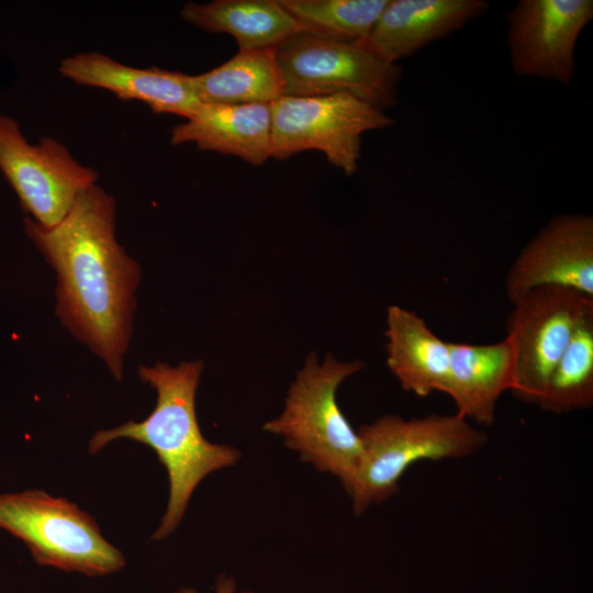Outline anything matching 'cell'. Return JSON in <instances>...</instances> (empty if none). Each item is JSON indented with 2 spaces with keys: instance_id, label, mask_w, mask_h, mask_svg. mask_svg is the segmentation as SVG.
I'll return each mask as SVG.
<instances>
[{
  "instance_id": "1",
  "label": "cell",
  "mask_w": 593,
  "mask_h": 593,
  "mask_svg": "<svg viewBox=\"0 0 593 593\" xmlns=\"http://www.w3.org/2000/svg\"><path fill=\"white\" fill-rule=\"evenodd\" d=\"M116 203L100 186L79 194L67 215L26 234L56 276V315L120 381L133 333L141 268L115 237Z\"/></svg>"
},
{
  "instance_id": "2",
  "label": "cell",
  "mask_w": 593,
  "mask_h": 593,
  "mask_svg": "<svg viewBox=\"0 0 593 593\" xmlns=\"http://www.w3.org/2000/svg\"><path fill=\"white\" fill-rule=\"evenodd\" d=\"M203 368L201 360L139 366V379L156 392L154 410L141 422L131 419L111 429H100L89 441L90 454L122 438L155 451L169 479L168 504L152 536L155 540L165 539L179 526L195 488L206 475L236 465L240 458L235 447L213 444L201 433L195 394Z\"/></svg>"
},
{
  "instance_id": "3",
  "label": "cell",
  "mask_w": 593,
  "mask_h": 593,
  "mask_svg": "<svg viewBox=\"0 0 593 593\" xmlns=\"http://www.w3.org/2000/svg\"><path fill=\"white\" fill-rule=\"evenodd\" d=\"M363 367L359 359L339 361L333 355L320 362L316 354L310 353L288 390L282 413L262 426L281 436L304 462L338 478L347 494L359 471L363 447L337 404L336 391Z\"/></svg>"
},
{
  "instance_id": "4",
  "label": "cell",
  "mask_w": 593,
  "mask_h": 593,
  "mask_svg": "<svg viewBox=\"0 0 593 593\" xmlns=\"http://www.w3.org/2000/svg\"><path fill=\"white\" fill-rule=\"evenodd\" d=\"M357 432L363 457L348 494L356 515L393 496L401 477L412 465L465 458L488 443L486 434L458 413L412 418L387 414Z\"/></svg>"
},
{
  "instance_id": "5",
  "label": "cell",
  "mask_w": 593,
  "mask_h": 593,
  "mask_svg": "<svg viewBox=\"0 0 593 593\" xmlns=\"http://www.w3.org/2000/svg\"><path fill=\"white\" fill-rule=\"evenodd\" d=\"M0 528L21 539L41 566L103 577L125 566L96 519L65 497L43 490L0 494Z\"/></svg>"
},
{
  "instance_id": "6",
  "label": "cell",
  "mask_w": 593,
  "mask_h": 593,
  "mask_svg": "<svg viewBox=\"0 0 593 593\" xmlns=\"http://www.w3.org/2000/svg\"><path fill=\"white\" fill-rule=\"evenodd\" d=\"M282 96L350 94L379 110L396 104L402 68L367 49L298 33L276 46Z\"/></svg>"
},
{
  "instance_id": "7",
  "label": "cell",
  "mask_w": 593,
  "mask_h": 593,
  "mask_svg": "<svg viewBox=\"0 0 593 593\" xmlns=\"http://www.w3.org/2000/svg\"><path fill=\"white\" fill-rule=\"evenodd\" d=\"M271 157L286 159L317 149L351 176L358 169L361 135L391 126L384 111L350 94L281 96L271 102Z\"/></svg>"
},
{
  "instance_id": "8",
  "label": "cell",
  "mask_w": 593,
  "mask_h": 593,
  "mask_svg": "<svg viewBox=\"0 0 593 593\" xmlns=\"http://www.w3.org/2000/svg\"><path fill=\"white\" fill-rule=\"evenodd\" d=\"M512 304L506 321L516 362L512 393L537 404L579 323L593 311V298L567 287L542 286Z\"/></svg>"
},
{
  "instance_id": "9",
  "label": "cell",
  "mask_w": 593,
  "mask_h": 593,
  "mask_svg": "<svg viewBox=\"0 0 593 593\" xmlns=\"http://www.w3.org/2000/svg\"><path fill=\"white\" fill-rule=\"evenodd\" d=\"M0 170L22 208L45 227L58 224L98 179L94 169L75 159L56 138L43 136L30 144L8 116H0Z\"/></svg>"
},
{
  "instance_id": "10",
  "label": "cell",
  "mask_w": 593,
  "mask_h": 593,
  "mask_svg": "<svg viewBox=\"0 0 593 593\" xmlns=\"http://www.w3.org/2000/svg\"><path fill=\"white\" fill-rule=\"evenodd\" d=\"M592 19V0H518L506 14L513 71L569 86L575 44Z\"/></svg>"
},
{
  "instance_id": "11",
  "label": "cell",
  "mask_w": 593,
  "mask_h": 593,
  "mask_svg": "<svg viewBox=\"0 0 593 593\" xmlns=\"http://www.w3.org/2000/svg\"><path fill=\"white\" fill-rule=\"evenodd\" d=\"M542 286L567 287L593 298V217L559 214L525 244L505 278L514 303Z\"/></svg>"
},
{
  "instance_id": "12",
  "label": "cell",
  "mask_w": 593,
  "mask_h": 593,
  "mask_svg": "<svg viewBox=\"0 0 593 593\" xmlns=\"http://www.w3.org/2000/svg\"><path fill=\"white\" fill-rule=\"evenodd\" d=\"M58 71L75 83L105 89L122 100L146 103L154 113L188 120L202 104L190 75L157 67L136 68L98 52L65 57Z\"/></svg>"
},
{
  "instance_id": "13",
  "label": "cell",
  "mask_w": 593,
  "mask_h": 593,
  "mask_svg": "<svg viewBox=\"0 0 593 593\" xmlns=\"http://www.w3.org/2000/svg\"><path fill=\"white\" fill-rule=\"evenodd\" d=\"M489 9L484 0H389L361 44L384 61L396 64Z\"/></svg>"
},
{
  "instance_id": "14",
  "label": "cell",
  "mask_w": 593,
  "mask_h": 593,
  "mask_svg": "<svg viewBox=\"0 0 593 593\" xmlns=\"http://www.w3.org/2000/svg\"><path fill=\"white\" fill-rule=\"evenodd\" d=\"M516 383L515 354L511 339L493 344L449 342V395L459 415L490 426L496 404Z\"/></svg>"
},
{
  "instance_id": "15",
  "label": "cell",
  "mask_w": 593,
  "mask_h": 593,
  "mask_svg": "<svg viewBox=\"0 0 593 593\" xmlns=\"http://www.w3.org/2000/svg\"><path fill=\"white\" fill-rule=\"evenodd\" d=\"M271 103H202L171 130L174 146L194 143L201 150L237 156L254 166L271 157Z\"/></svg>"
},
{
  "instance_id": "16",
  "label": "cell",
  "mask_w": 593,
  "mask_h": 593,
  "mask_svg": "<svg viewBox=\"0 0 593 593\" xmlns=\"http://www.w3.org/2000/svg\"><path fill=\"white\" fill-rule=\"evenodd\" d=\"M387 365L401 388L417 396L447 394L449 342L438 337L415 312L390 305L385 318Z\"/></svg>"
},
{
  "instance_id": "17",
  "label": "cell",
  "mask_w": 593,
  "mask_h": 593,
  "mask_svg": "<svg viewBox=\"0 0 593 593\" xmlns=\"http://www.w3.org/2000/svg\"><path fill=\"white\" fill-rule=\"evenodd\" d=\"M181 18L206 32L232 35L239 49L271 48L301 33L278 0L187 2Z\"/></svg>"
},
{
  "instance_id": "18",
  "label": "cell",
  "mask_w": 593,
  "mask_h": 593,
  "mask_svg": "<svg viewBox=\"0 0 593 593\" xmlns=\"http://www.w3.org/2000/svg\"><path fill=\"white\" fill-rule=\"evenodd\" d=\"M276 47L239 49L226 63L190 75L199 100L208 104L271 103L282 96Z\"/></svg>"
},
{
  "instance_id": "19",
  "label": "cell",
  "mask_w": 593,
  "mask_h": 593,
  "mask_svg": "<svg viewBox=\"0 0 593 593\" xmlns=\"http://www.w3.org/2000/svg\"><path fill=\"white\" fill-rule=\"evenodd\" d=\"M301 33L342 43L362 42L389 0H278Z\"/></svg>"
},
{
  "instance_id": "20",
  "label": "cell",
  "mask_w": 593,
  "mask_h": 593,
  "mask_svg": "<svg viewBox=\"0 0 593 593\" xmlns=\"http://www.w3.org/2000/svg\"><path fill=\"white\" fill-rule=\"evenodd\" d=\"M537 405L552 414H567L592 407L593 311L579 323Z\"/></svg>"
},
{
  "instance_id": "21",
  "label": "cell",
  "mask_w": 593,
  "mask_h": 593,
  "mask_svg": "<svg viewBox=\"0 0 593 593\" xmlns=\"http://www.w3.org/2000/svg\"><path fill=\"white\" fill-rule=\"evenodd\" d=\"M216 593H253L248 591L238 592L236 588V581L225 574H222L216 581Z\"/></svg>"
},
{
  "instance_id": "22",
  "label": "cell",
  "mask_w": 593,
  "mask_h": 593,
  "mask_svg": "<svg viewBox=\"0 0 593 593\" xmlns=\"http://www.w3.org/2000/svg\"><path fill=\"white\" fill-rule=\"evenodd\" d=\"M176 593H200L193 588H181Z\"/></svg>"
}]
</instances>
